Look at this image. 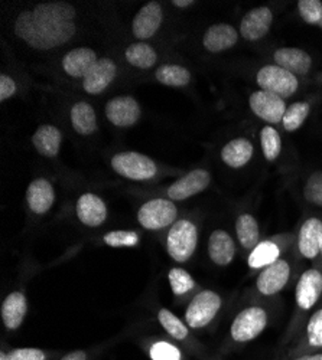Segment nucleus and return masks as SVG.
<instances>
[{"mask_svg":"<svg viewBox=\"0 0 322 360\" xmlns=\"http://www.w3.org/2000/svg\"><path fill=\"white\" fill-rule=\"evenodd\" d=\"M77 31L74 22L63 25H49L37 22L32 12H22L15 23V34L29 46L48 51L68 42Z\"/></svg>","mask_w":322,"mask_h":360,"instance_id":"obj_1","label":"nucleus"},{"mask_svg":"<svg viewBox=\"0 0 322 360\" xmlns=\"http://www.w3.org/2000/svg\"><path fill=\"white\" fill-rule=\"evenodd\" d=\"M197 244L198 231L192 222L181 219L171 226L166 238V250L171 258L177 262L188 261L195 252Z\"/></svg>","mask_w":322,"mask_h":360,"instance_id":"obj_2","label":"nucleus"},{"mask_svg":"<svg viewBox=\"0 0 322 360\" xmlns=\"http://www.w3.org/2000/svg\"><path fill=\"white\" fill-rule=\"evenodd\" d=\"M257 85L263 91L275 94L280 98L292 97L298 91V78L279 65H266L257 72Z\"/></svg>","mask_w":322,"mask_h":360,"instance_id":"obj_3","label":"nucleus"},{"mask_svg":"<svg viewBox=\"0 0 322 360\" xmlns=\"http://www.w3.org/2000/svg\"><path fill=\"white\" fill-rule=\"evenodd\" d=\"M177 215V206L171 199H154L142 205L137 212V219L143 228L158 231L175 224Z\"/></svg>","mask_w":322,"mask_h":360,"instance_id":"obj_4","label":"nucleus"},{"mask_svg":"<svg viewBox=\"0 0 322 360\" xmlns=\"http://www.w3.org/2000/svg\"><path fill=\"white\" fill-rule=\"evenodd\" d=\"M111 166L120 176L130 180H149L158 172L152 159L136 152L116 155L111 159Z\"/></svg>","mask_w":322,"mask_h":360,"instance_id":"obj_5","label":"nucleus"},{"mask_svg":"<svg viewBox=\"0 0 322 360\" xmlns=\"http://www.w3.org/2000/svg\"><path fill=\"white\" fill-rule=\"evenodd\" d=\"M268 324V314L261 307H249L240 311L231 324V338L239 342H250L256 339Z\"/></svg>","mask_w":322,"mask_h":360,"instance_id":"obj_6","label":"nucleus"},{"mask_svg":"<svg viewBox=\"0 0 322 360\" xmlns=\"http://www.w3.org/2000/svg\"><path fill=\"white\" fill-rule=\"evenodd\" d=\"M221 307V298L217 292L206 290L198 292L191 304L187 309L185 320L187 324L192 328L206 327L217 316Z\"/></svg>","mask_w":322,"mask_h":360,"instance_id":"obj_7","label":"nucleus"},{"mask_svg":"<svg viewBox=\"0 0 322 360\" xmlns=\"http://www.w3.org/2000/svg\"><path fill=\"white\" fill-rule=\"evenodd\" d=\"M249 104L252 111L260 117L261 120H265L268 123H280L283 120V115L286 112V104L283 101V98L271 94L268 91H254L250 98H249Z\"/></svg>","mask_w":322,"mask_h":360,"instance_id":"obj_8","label":"nucleus"},{"mask_svg":"<svg viewBox=\"0 0 322 360\" xmlns=\"http://www.w3.org/2000/svg\"><path fill=\"white\" fill-rule=\"evenodd\" d=\"M211 176L207 170L195 169L181 177L177 182L172 184L168 189V196L171 200H185L202 191L210 185Z\"/></svg>","mask_w":322,"mask_h":360,"instance_id":"obj_9","label":"nucleus"},{"mask_svg":"<svg viewBox=\"0 0 322 360\" xmlns=\"http://www.w3.org/2000/svg\"><path fill=\"white\" fill-rule=\"evenodd\" d=\"M106 115L117 127H130L140 117V105L133 97H116L107 103Z\"/></svg>","mask_w":322,"mask_h":360,"instance_id":"obj_10","label":"nucleus"},{"mask_svg":"<svg viewBox=\"0 0 322 360\" xmlns=\"http://www.w3.org/2000/svg\"><path fill=\"white\" fill-rule=\"evenodd\" d=\"M290 268L285 259H278L273 264L265 266L259 274L256 285L263 295H273L279 292L289 281Z\"/></svg>","mask_w":322,"mask_h":360,"instance_id":"obj_11","label":"nucleus"},{"mask_svg":"<svg viewBox=\"0 0 322 360\" xmlns=\"http://www.w3.org/2000/svg\"><path fill=\"white\" fill-rule=\"evenodd\" d=\"M163 19L162 8L158 2H149L144 5L135 16L132 23V31L139 39L152 38L161 27Z\"/></svg>","mask_w":322,"mask_h":360,"instance_id":"obj_12","label":"nucleus"},{"mask_svg":"<svg viewBox=\"0 0 322 360\" xmlns=\"http://www.w3.org/2000/svg\"><path fill=\"white\" fill-rule=\"evenodd\" d=\"M272 22L273 13L269 8H256L243 18L240 25V34L247 41H259L268 35Z\"/></svg>","mask_w":322,"mask_h":360,"instance_id":"obj_13","label":"nucleus"},{"mask_svg":"<svg viewBox=\"0 0 322 360\" xmlns=\"http://www.w3.org/2000/svg\"><path fill=\"white\" fill-rule=\"evenodd\" d=\"M322 294V274L318 269H308L305 271L297 285V304L302 310L312 309Z\"/></svg>","mask_w":322,"mask_h":360,"instance_id":"obj_14","label":"nucleus"},{"mask_svg":"<svg viewBox=\"0 0 322 360\" xmlns=\"http://www.w3.org/2000/svg\"><path fill=\"white\" fill-rule=\"evenodd\" d=\"M117 68L109 58H101L82 79V86L89 94H101L104 89L113 82Z\"/></svg>","mask_w":322,"mask_h":360,"instance_id":"obj_15","label":"nucleus"},{"mask_svg":"<svg viewBox=\"0 0 322 360\" xmlns=\"http://www.w3.org/2000/svg\"><path fill=\"white\" fill-rule=\"evenodd\" d=\"M77 217L87 226H100L107 218L104 200L94 193H84L77 202Z\"/></svg>","mask_w":322,"mask_h":360,"instance_id":"obj_16","label":"nucleus"},{"mask_svg":"<svg viewBox=\"0 0 322 360\" xmlns=\"http://www.w3.org/2000/svg\"><path fill=\"white\" fill-rule=\"evenodd\" d=\"M97 55L90 48H77L70 51L63 59L64 71L74 78H84L97 64Z\"/></svg>","mask_w":322,"mask_h":360,"instance_id":"obj_17","label":"nucleus"},{"mask_svg":"<svg viewBox=\"0 0 322 360\" xmlns=\"http://www.w3.org/2000/svg\"><path fill=\"white\" fill-rule=\"evenodd\" d=\"M273 59L276 65L289 71L290 74L305 75L311 70L312 59L309 53L299 48H280L275 52Z\"/></svg>","mask_w":322,"mask_h":360,"instance_id":"obj_18","label":"nucleus"},{"mask_svg":"<svg viewBox=\"0 0 322 360\" xmlns=\"http://www.w3.org/2000/svg\"><path fill=\"white\" fill-rule=\"evenodd\" d=\"M322 247V222L316 218H309L304 222L299 231L298 248L299 252L309 259H314Z\"/></svg>","mask_w":322,"mask_h":360,"instance_id":"obj_19","label":"nucleus"},{"mask_svg":"<svg viewBox=\"0 0 322 360\" xmlns=\"http://www.w3.org/2000/svg\"><path fill=\"white\" fill-rule=\"evenodd\" d=\"M26 200L32 212L39 215L48 212L55 200V192L52 185L45 179L34 180V182L27 186Z\"/></svg>","mask_w":322,"mask_h":360,"instance_id":"obj_20","label":"nucleus"},{"mask_svg":"<svg viewBox=\"0 0 322 360\" xmlns=\"http://www.w3.org/2000/svg\"><path fill=\"white\" fill-rule=\"evenodd\" d=\"M237 41H239V34L236 29L227 23H218V25H213L206 32L202 44L207 51L217 53V52L230 49L231 46L237 44Z\"/></svg>","mask_w":322,"mask_h":360,"instance_id":"obj_21","label":"nucleus"},{"mask_svg":"<svg viewBox=\"0 0 322 360\" xmlns=\"http://www.w3.org/2000/svg\"><path fill=\"white\" fill-rule=\"evenodd\" d=\"M32 13L37 22L49 25L70 23L75 18V9L66 2L41 4L34 9Z\"/></svg>","mask_w":322,"mask_h":360,"instance_id":"obj_22","label":"nucleus"},{"mask_svg":"<svg viewBox=\"0 0 322 360\" xmlns=\"http://www.w3.org/2000/svg\"><path fill=\"white\" fill-rule=\"evenodd\" d=\"M209 254L217 265H228L236 254V245H234L233 238L225 231H214L209 241Z\"/></svg>","mask_w":322,"mask_h":360,"instance_id":"obj_23","label":"nucleus"},{"mask_svg":"<svg viewBox=\"0 0 322 360\" xmlns=\"http://www.w3.org/2000/svg\"><path fill=\"white\" fill-rule=\"evenodd\" d=\"M26 311H27L26 297L19 291L9 294L2 304V319L6 328L15 330L20 327L26 316Z\"/></svg>","mask_w":322,"mask_h":360,"instance_id":"obj_24","label":"nucleus"},{"mask_svg":"<svg viewBox=\"0 0 322 360\" xmlns=\"http://www.w3.org/2000/svg\"><path fill=\"white\" fill-rule=\"evenodd\" d=\"M253 156V144L247 139H236L227 143L221 150L223 162L234 169H239L250 162Z\"/></svg>","mask_w":322,"mask_h":360,"instance_id":"obj_25","label":"nucleus"},{"mask_svg":"<svg viewBox=\"0 0 322 360\" xmlns=\"http://www.w3.org/2000/svg\"><path fill=\"white\" fill-rule=\"evenodd\" d=\"M61 141H63L61 131L49 124L41 126L35 131L32 139V143L38 150V153L45 158H55L58 152H60Z\"/></svg>","mask_w":322,"mask_h":360,"instance_id":"obj_26","label":"nucleus"},{"mask_svg":"<svg viewBox=\"0 0 322 360\" xmlns=\"http://www.w3.org/2000/svg\"><path fill=\"white\" fill-rule=\"evenodd\" d=\"M71 123L78 134L89 136L97 130V117L89 103H77L71 110Z\"/></svg>","mask_w":322,"mask_h":360,"instance_id":"obj_27","label":"nucleus"},{"mask_svg":"<svg viewBox=\"0 0 322 360\" xmlns=\"http://www.w3.org/2000/svg\"><path fill=\"white\" fill-rule=\"evenodd\" d=\"M126 59L130 65L136 68L148 70L156 64L158 55L151 45L144 42H136L126 49Z\"/></svg>","mask_w":322,"mask_h":360,"instance_id":"obj_28","label":"nucleus"},{"mask_svg":"<svg viewBox=\"0 0 322 360\" xmlns=\"http://www.w3.org/2000/svg\"><path fill=\"white\" fill-rule=\"evenodd\" d=\"M236 233L243 248L253 250L259 244L260 231L257 221L250 214H243L237 218Z\"/></svg>","mask_w":322,"mask_h":360,"instance_id":"obj_29","label":"nucleus"},{"mask_svg":"<svg viewBox=\"0 0 322 360\" xmlns=\"http://www.w3.org/2000/svg\"><path fill=\"white\" fill-rule=\"evenodd\" d=\"M280 250L279 247L272 241H263L259 243L257 247L252 250V254L249 255V266L252 268H263L273 264L279 259Z\"/></svg>","mask_w":322,"mask_h":360,"instance_id":"obj_30","label":"nucleus"},{"mask_svg":"<svg viewBox=\"0 0 322 360\" xmlns=\"http://www.w3.org/2000/svg\"><path fill=\"white\" fill-rule=\"evenodd\" d=\"M156 79L168 86H184L191 81V74L181 65H162L156 71Z\"/></svg>","mask_w":322,"mask_h":360,"instance_id":"obj_31","label":"nucleus"},{"mask_svg":"<svg viewBox=\"0 0 322 360\" xmlns=\"http://www.w3.org/2000/svg\"><path fill=\"white\" fill-rule=\"evenodd\" d=\"M311 107L308 103L299 101V103H294L292 105H289L286 108V112L283 115V127L286 131H295L298 130L304 122L306 120V117L309 115Z\"/></svg>","mask_w":322,"mask_h":360,"instance_id":"obj_32","label":"nucleus"},{"mask_svg":"<svg viewBox=\"0 0 322 360\" xmlns=\"http://www.w3.org/2000/svg\"><path fill=\"white\" fill-rule=\"evenodd\" d=\"M158 319L162 327L166 330V333L171 335L173 339L184 340L188 336V327L169 310L166 309L159 310Z\"/></svg>","mask_w":322,"mask_h":360,"instance_id":"obj_33","label":"nucleus"},{"mask_svg":"<svg viewBox=\"0 0 322 360\" xmlns=\"http://www.w3.org/2000/svg\"><path fill=\"white\" fill-rule=\"evenodd\" d=\"M260 141H261V148L265 158L271 162L276 160L282 150V140L279 133L272 127H263L260 133Z\"/></svg>","mask_w":322,"mask_h":360,"instance_id":"obj_34","label":"nucleus"},{"mask_svg":"<svg viewBox=\"0 0 322 360\" xmlns=\"http://www.w3.org/2000/svg\"><path fill=\"white\" fill-rule=\"evenodd\" d=\"M168 278L173 294L177 295H182L195 287L194 278L182 268H172Z\"/></svg>","mask_w":322,"mask_h":360,"instance_id":"obj_35","label":"nucleus"},{"mask_svg":"<svg viewBox=\"0 0 322 360\" xmlns=\"http://www.w3.org/2000/svg\"><path fill=\"white\" fill-rule=\"evenodd\" d=\"M104 243L113 248L135 247L139 243V235L133 231H113L104 235Z\"/></svg>","mask_w":322,"mask_h":360,"instance_id":"obj_36","label":"nucleus"},{"mask_svg":"<svg viewBox=\"0 0 322 360\" xmlns=\"http://www.w3.org/2000/svg\"><path fill=\"white\" fill-rule=\"evenodd\" d=\"M304 196L309 203L322 207V172H314L308 177Z\"/></svg>","mask_w":322,"mask_h":360,"instance_id":"obj_37","label":"nucleus"},{"mask_svg":"<svg viewBox=\"0 0 322 360\" xmlns=\"http://www.w3.org/2000/svg\"><path fill=\"white\" fill-rule=\"evenodd\" d=\"M298 9L306 23H318L322 19V4L319 0H301Z\"/></svg>","mask_w":322,"mask_h":360,"instance_id":"obj_38","label":"nucleus"},{"mask_svg":"<svg viewBox=\"0 0 322 360\" xmlns=\"http://www.w3.org/2000/svg\"><path fill=\"white\" fill-rule=\"evenodd\" d=\"M308 342L312 347H322V310L312 314L306 326Z\"/></svg>","mask_w":322,"mask_h":360,"instance_id":"obj_39","label":"nucleus"},{"mask_svg":"<svg viewBox=\"0 0 322 360\" xmlns=\"http://www.w3.org/2000/svg\"><path fill=\"white\" fill-rule=\"evenodd\" d=\"M149 353L152 360H181V352L166 342H156Z\"/></svg>","mask_w":322,"mask_h":360,"instance_id":"obj_40","label":"nucleus"},{"mask_svg":"<svg viewBox=\"0 0 322 360\" xmlns=\"http://www.w3.org/2000/svg\"><path fill=\"white\" fill-rule=\"evenodd\" d=\"M8 360H47V354L41 349L22 347L12 350L8 354Z\"/></svg>","mask_w":322,"mask_h":360,"instance_id":"obj_41","label":"nucleus"},{"mask_svg":"<svg viewBox=\"0 0 322 360\" xmlns=\"http://www.w3.org/2000/svg\"><path fill=\"white\" fill-rule=\"evenodd\" d=\"M15 93H16L15 81L11 77L4 74L2 77H0V101H5L8 98H11Z\"/></svg>","mask_w":322,"mask_h":360,"instance_id":"obj_42","label":"nucleus"},{"mask_svg":"<svg viewBox=\"0 0 322 360\" xmlns=\"http://www.w3.org/2000/svg\"><path fill=\"white\" fill-rule=\"evenodd\" d=\"M61 360H87V354H85V352L78 350V352H73V353L66 354Z\"/></svg>","mask_w":322,"mask_h":360,"instance_id":"obj_43","label":"nucleus"},{"mask_svg":"<svg viewBox=\"0 0 322 360\" xmlns=\"http://www.w3.org/2000/svg\"><path fill=\"white\" fill-rule=\"evenodd\" d=\"M295 360H322V353H314V354H304L297 357Z\"/></svg>","mask_w":322,"mask_h":360,"instance_id":"obj_44","label":"nucleus"},{"mask_svg":"<svg viewBox=\"0 0 322 360\" xmlns=\"http://www.w3.org/2000/svg\"><path fill=\"white\" fill-rule=\"evenodd\" d=\"M194 2L192 0H173V5L178 6V8H187L190 5H192Z\"/></svg>","mask_w":322,"mask_h":360,"instance_id":"obj_45","label":"nucleus"},{"mask_svg":"<svg viewBox=\"0 0 322 360\" xmlns=\"http://www.w3.org/2000/svg\"><path fill=\"white\" fill-rule=\"evenodd\" d=\"M0 360H8V354L5 352L0 353Z\"/></svg>","mask_w":322,"mask_h":360,"instance_id":"obj_46","label":"nucleus"},{"mask_svg":"<svg viewBox=\"0 0 322 360\" xmlns=\"http://www.w3.org/2000/svg\"><path fill=\"white\" fill-rule=\"evenodd\" d=\"M321 252H322V247H321Z\"/></svg>","mask_w":322,"mask_h":360,"instance_id":"obj_47","label":"nucleus"}]
</instances>
